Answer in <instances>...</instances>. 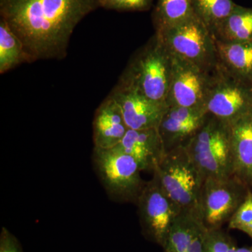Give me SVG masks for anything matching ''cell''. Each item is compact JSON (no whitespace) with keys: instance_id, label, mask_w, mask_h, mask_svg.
<instances>
[{"instance_id":"603a6c76","label":"cell","mask_w":252,"mask_h":252,"mask_svg":"<svg viewBox=\"0 0 252 252\" xmlns=\"http://www.w3.org/2000/svg\"><path fill=\"white\" fill-rule=\"evenodd\" d=\"M235 240L226 232L220 229H207L204 252H236Z\"/></svg>"},{"instance_id":"7402d4cb","label":"cell","mask_w":252,"mask_h":252,"mask_svg":"<svg viewBox=\"0 0 252 252\" xmlns=\"http://www.w3.org/2000/svg\"><path fill=\"white\" fill-rule=\"evenodd\" d=\"M229 229L238 230L248 235L252 240V190L228 221Z\"/></svg>"},{"instance_id":"277c9868","label":"cell","mask_w":252,"mask_h":252,"mask_svg":"<svg viewBox=\"0 0 252 252\" xmlns=\"http://www.w3.org/2000/svg\"><path fill=\"white\" fill-rule=\"evenodd\" d=\"M92 159L94 171L109 198L119 203H137L146 182L133 158L117 147H94Z\"/></svg>"},{"instance_id":"ba28073f","label":"cell","mask_w":252,"mask_h":252,"mask_svg":"<svg viewBox=\"0 0 252 252\" xmlns=\"http://www.w3.org/2000/svg\"><path fill=\"white\" fill-rule=\"evenodd\" d=\"M136 204L142 235L162 248L174 222L182 212L165 193L155 174L144 184Z\"/></svg>"},{"instance_id":"8992f818","label":"cell","mask_w":252,"mask_h":252,"mask_svg":"<svg viewBox=\"0 0 252 252\" xmlns=\"http://www.w3.org/2000/svg\"><path fill=\"white\" fill-rule=\"evenodd\" d=\"M160 36L172 54L207 72L218 64L215 36L196 16L161 32Z\"/></svg>"},{"instance_id":"30bf717a","label":"cell","mask_w":252,"mask_h":252,"mask_svg":"<svg viewBox=\"0 0 252 252\" xmlns=\"http://www.w3.org/2000/svg\"><path fill=\"white\" fill-rule=\"evenodd\" d=\"M171 56V76L167 107L206 109L214 71L207 72L178 56L172 54Z\"/></svg>"},{"instance_id":"cb8c5ba5","label":"cell","mask_w":252,"mask_h":252,"mask_svg":"<svg viewBox=\"0 0 252 252\" xmlns=\"http://www.w3.org/2000/svg\"><path fill=\"white\" fill-rule=\"evenodd\" d=\"M153 0H99V6L118 11H147Z\"/></svg>"},{"instance_id":"ffe728a7","label":"cell","mask_w":252,"mask_h":252,"mask_svg":"<svg viewBox=\"0 0 252 252\" xmlns=\"http://www.w3.org/2000/svg\"><path fill=\"white\" fill-rule=\"evenodd\" d=\"M23 63H30L22 41L4 21L0 22V73L4 74Z\"/></svg>"},{"instance_id":"d6986e66","label":"cell","mask_w":252,"mask_h":252,"mask_svg":"<svg viewBox=\"0 0 252 252\" xmlns=\"http://www.w3.org/2000/svg\"><path fill=\"white\" fill-rule=\"evenodd\" d=\"M195 16L192 0H158L153 20L156 32H161Z\"/></svg>"},{"instance_id":"5b68a950","label":"cell","mask_w":252,"mask_h":252,"mask_svg":"<svg viewBox=\"0 0 252 252\" xmlns=\"http://www.w3.org/2000/svg\"><path fill=\"white\" fill-rule=\"evenodd\" d=\"M186 149L205 179L233 175L230 124L209 114Z\"/></svg>"},{"instance_id":"484cf974","label":"cell","mask_w":252,"mask_h":252,"mask_svg":"<svg viewBox=\"0 0 252 252\" xmlns=\"http://www.w3.org/2000/svg\"><path fill=\"white\" fill-rule=\"evenodd\" d=\"M236 252H252V246L238 248Z\"/></svg>"},{"instance_id":"52a82bcc","label":"cell","mask_w":252,"mask_h":252,"mask_svg":"<svg viewBox=\"0 0 252 252\" xmlns=\"http://www.w3.org/2000/svg\"><path fill=\"white\" fill-rule=\"evenodd\" d=\"M250 190L234 175L205 179L200 194L199 212L207 229H220L228 223Z\"/></svg>"},{"instance_id":"9c48e42d","label":"cell","mask_w":252,"mask_h":252,"mask_svg":"<svg viewBox=\"0 0 252 252\" xmlns=\"http://www.w3.org/2000/svg\"><path fill=\"white\" fill-rule=\"evenodd\" d=\"M206 109L210 115L232 124L252 112V85L217 64L212 74Z\"/></svg>"},{"instance_id":"5bb4252c","label":"cell","mask_w":252,"mask_h":252,"mask_svg":"<svg viewBox=\"0 0 252 252\" xmlns=\"http://www.w3.org/2000/svg\"><path fill=\"white\" fill-rule=\"evenodd\" d=\"M128 129L120 107L109 94L94 113L93 122L94 147L114 148L122 142Z\"/></svg>"},{"instance_id":"44dd1931","label":"cell","mask_w":252,"mask_h":252,"mask_svg":"<svg viewBox=\"0 0 252 252\" xmlns=\"http://www.w3.org/2000/svg\"><path fill=\"white\" fill-rule=\"evenodd\" d=\"M195 16L213 34L238 4L233 0H192Z\"/></svg>"},{"instance_id":"3957f363","label":"cell","mask_w":252,"mask_h":252,"mask_svg":"<svg viewBox=\"0 0 252 252\" xmlns=\"http://www.w3.org/2000/svg\"><path fill=\"white\" fill-rule=\"evenodd\" d=\"M153 174L181 211L200 216L199 203L205 178L186 147L166 152Z\"/></svg>"},{"instance_id":"7a4b0ae2","label":"cell","mask_w":252,"mask_h":252,"mask_svg":"<svg viewBox=\"0 0 252 252\" xmlns=\"http://www.w3.org/2000/svg\"><path fill=\"white\" fill-rule=\"evenodd\" d=\"M172 56L155 32L131 57L118 82L131 86L156 103L167 107Z\"/></svg>"},{"instance_id":"8fae6325","label":"cell","mask_w":252,"mask_h":252,"mask_svg":"<svg viewBox=\"0 0 252 252\" xmlns=\"http://www.w3.org/2000/svg\"><path fill=\"white\" fill-rule=\"evenodd\" d=\"M203 107H168L158 127L165 152L186 147L208 118Z\"/></svg>"},{"instance_id":"4fadbf2b","label":"cell","mask_w":252,"mask_h":252,"mask_svg":"<svg viewBox=\"0 0 252 252\" xmlns=\"http://www.w3.org/2000/svg\"><path fill=\"white\" fill-rule=\"evenodd\" d=\"M115 147L133 158L142 171L154 172L166 153L158 128L128 129Z\"/></svg>"},{"instance_id":"ac0fdd59","label":"cell","mask_w":252,"mask_h":252,"mask_svg":"<svg viewBox=\"0 0 252 252\" xmlns=\"http://www.w3.org/2000/svg\"><path fill=\"white\" fill-rule=\"evenodd\" d=\"M217 40L223 42L252 41V8L238 4L234 11L214 32Z\"/></svg>"},{"instance_id":"7c38bea8","label":"cell","mask_w":252,"mask_h":252,"mask_svg":"<svg viewBox=\"0 0 252 252\" xmlns=\"http://www.w3.org/2000/svg\"><path fill=\"white\" fill-rule=\"evenodd\" d=\"M109 95L117 102L129 129L158 128L167 107L156 103L131 86L118 82Z\"/></svg>"},{"instance_id":"2e32d148","label":"cell","mask_w":252,"mask_h":252,"mask_svg":"<svg viewBox=\"0 0 252 252\" xmlns=\"http://www.w3.org/2000/svg\"><path fill=\"white\" fill-rule=\"evenodd\" d=\"M233 175L252 190V112L230 124Z\"/></svg>"},{"instance_id":"d4e9b609","label":"cell","mask_w":252,"mask_h":252,"mask_svg":"<svg viewBox=\"0 0 252 252\" xmlns=\"http://www.w3.org/2000/svg\"><path fill=\"white\" fill-rule=\"evenodd\" d=\"M0 252H24L17 238L5 227L0 233Z\"/></svg>"},{"instance_id":"9a60e30c","label":"cell","mask_w":252,"mask_h":252,"mask_svg":"<svg viewBox=\"0 0 252 252\" xmlns=\"http://www.w3.org/2000/svg\"><path fill=\"white\" fill-rule=\"evenodd\" d=\"M207 228L198 215L182 212L164 244V252H204Z\"/></svg>"},{"instance_id":"6da1fadb","label":"cell","mask_w":252,"mask_h":252,"mask_svg":"<svg viewBox=\"0 0 252 252\" xmlns=\"http://www.w3.org/2000/svg\"><path fill=\"white\" fill-rule=\"evenodd\" d=\"M98 6L99 0H0V14L32 63L64 59L77 25Z\"/></svg>"},{"instance_id":"e0dca14e","label":"cell","mask_w":252,"mask_h":252,"mask_svg":"<svg viewBox=\"0 0 252 252\" xmlns=\"http://www.w3.org/2000/svg\"><path fill=\"white\" fill-rule=\"evenodd\" d=\"M215 44L220 67L252 85V41L223 42L215 39Z\"/></svg>"}]
</instances>
